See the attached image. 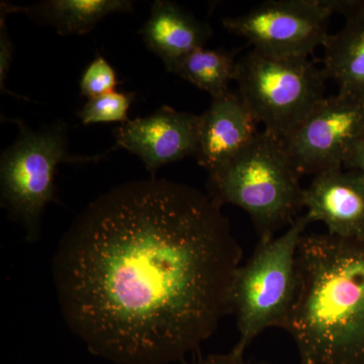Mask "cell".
Wrapping results in <instances>:
<instances>
[{
  "label": "cell",
  "instance_id": "ba28073f",
  "mask_svg": "<svg viewBox=\"0 0 364 364\" xmlns=\"http://www.w3.org/2000/svg\"><path fill=\"white\" fill-rule=\"evenodd\" d=\"M364 136V102L325 97L287 138V153L301 176L343 168Z\"/></svg>",
  "mask_w": 364,
  "mask_h": 364
},
{
  "label": "cell",
  "instance_id": "277c9868",
  "mask_svg": "<svg viewBox=\"0 0 364 364\" xmlns=\"http://www.w3.org/2000/svg\"><path fill=\"white\" fill-rule=\"evenodd\" d=\"M306 215H299L280 236L260 240L252 257L235 273L232 313L236 315L239 340L234 354L244 356L253 340L269 328L284 329L298 291V249Z\"/></svg>",
  "mask_w": 364,
  "mask_h": 364
},
{
  "label": "cell",
  "instance_id": "5b68a950",
  "mask_svg": "<svg viewBox=\"0 0 364 364\" xmlns=\"http://www.w3.org/2000/svg\"><path fill=\"white\" fill-rule=\"evenodd\" d=\"M20 134L0 160L1 205L25 228L26 239L38 240L41 219L48 203L56 198L55 176L61 163L95 162L104 155L78 156L70 153L63 122L33 131L14 119Z\"/></svg>",
  "mask_w": 364,
  "mask_h": 364
},
{
  "label": "cell",
  "instance_id": "7c38bea8",
  "mask_svg": "<svg viewBox=\"0 0 364 364\" xmlns=\"http://www.w3.org/2000/svg\"><path fill=\"white\" fill-rule=\"evenodd\" d=\"M139 33L148 49L161 59L166 70L173 73L182 60L205 47L213 31L208 23L176 2L156 0Z\"/></svg>",
  "mask_w": 364,
  "mask_h": 364
},
{
  "label": "cell",
  "instance_id": "d6986e66",
  "mask_svg": "<svg viewBox=\"0 0 364 364\" xmlns=\"http://www.w3.org/2000/svg\"><path fill=\"white\" fill-rule=\"evenodd\" d=\"M189 364H251L244 360V356H238L233 352L227 354H214Z\"/></svg>",
  "mask_w": 364,
  "mask_h": 364
},
{
  "label": "cell",
  "instance_id": "8992f818",
  "mask_svg": "<svg viewBox=\"0 0 364 364\" xmlns=\"http://www.w3.org/2000/svg\"><path fill=\"white\" fill-rule=\"evenodd\" d=\"M324 69L310 57H277L251 50L238 59V95L264 131L287 138L325 97Z\"/></svg>",
  "mask_w": 364,
  "mask_h": 364
},
{
  "label": "cell",
  "instance_id": "ffe728a7",
  "mask_svg": "<svg viewBox=\"0 0 364 364\" xmlns=\"http://www.w3.org/2000/svg\"><path fill=\"white\" fill-rule=\"evenodd\" d=\"M349 170H354L364 176V136L361 139L360 142L356 146L353 153H352L348 161L346 162L345 166Z\"/></svg>",
  "mask_w": 364,
  "mask_h": 364
},
{
  "label": "cell",
  "instance_id": "52a82bcc",
  "mask_svg": "<svg viewBox=\"0 0 364 364\" xmlns=\"http://www.w3.org/2000/svg\"><path fill=\"white\" fill-rule=\"evenodd\" d=\"M331 0H268L223 26L269 56L310 57L327 39Z\"/></svg>",
  "mask_w": 364,
  "mask_h": 364
},
{
  "label": "cell",
  "instance_id": "8fae6325",
  "mask_svg": "<svg viewBox=\"0 0 364 364\" xmlns=\"http://www.w3.org/2000/svg\"><path fill=\"white\" fill-rule=\"evenodd\" d=\"M258 124L238 92L213 98L210 107L200 116L198 164L208 173L238 155L257 136Z\"/></svg>",
  "mask_w": 364,
  "mask_h": 364
},
{
  "label": "cell",
  "instance_id": "9a60e30c",
  "mask_svg": "<svg viewBox=\"0 0 364 364\" xmlns=\"http://www.w3.org/2000/svg\"><path fill=\"white\" fill-rule=\"evenodd\" d=\"M237 64L236 53L203 47L182 60L173 74L215 98L229 92L230 83L236 77Z\"/></svg>",
  "mask_w": 364,
  "mask_h": 364
},
{
  "label": "cell",
  "instance_id": "6da1fadb",
  "mask_svg": "<svg viewBox=\"0 0 364 364\" xmlns=\"http://www.w3.org/2000/svg\"><path fill=\"white\" fill-rule=\"evenodd\" d=\"M243 251L222 205L152 177L92 200L53 258L62 316L91 354L170 364L198 350L232 313Z\"/></svg>",
  "mask_w": 364,
  "mask_h": 364
},
{
  "label": "cell",
  "instance_id": "30bf717a",
  "mask_svg": "<svg viewBox=\"0 0 364 364\" xmlns=\"http://www.w3.org/2000/svg\"><path fill=\"white\" fill-rule=\"evenodd\" d=\"M304 208L311 223L321 222L340 238H364V176L354 170H328L304 189Z\"/></svg>",
  "mask_w": 364,
  "mask_h": 364
},
{
  "label": "cell",
  "instance_id": "7a4b0ae2",
  "mask_svg": "<svg viewBox=\"0 0 364 364\" xmlns=\"http://www.w3.org/2000/svg\"><path fill=\"white\" fill-rule=\"evenodd\" d=\"M301 364H364V238L305 234L284 329Z\"/></svg>",
  "mask_w": 364,
  "mask_h": 364
},
{
  "label": "cell",
  "instance_id": "3957f363",
  "mask_svg": "<svg viewBox=\"0 0 364 364\" xmlns=\"http://www.w3.org/2000/svg\"><path fill=\"white\" fill-rule=\"evenodd\" d=\"M301 173L284 140L259 132L247 147L208 173V195L223 205L245 210L260 240L275 237L304 208Z\"/></svg>",
  "mask_w": 364,
  "mask_h": 364
},
{
  "label": "cell",
  "instance_id": "5bb4252c",
  "mask_svg": "<svg viewBox=\"0 0 364 364\" xmlns=\"http://www.w3.org/2000/svg\"><path fill=\"white\" fill-rule=\"evenodd\" d=\"M1 4L9 14H25L40 25L52 26L63 37L90 33L109 14L134 13L131 0H46L26 7Z\"/></svg>",
  "mask_w": 364,
  "mask_h": 364
},
{
  "label": "cell",
  "instance_id": "2e32d148",
  "mask_svg": "<svg viewBox=\"0 0 364 364\" xmlns=\"http://www.w3.org/2000/svg\"><path fill=\"white\" fill-rule=\"evenodd\" d=\"M135 97V92L114 91L91 98L77 112V116L85 126L98 123L124 124L130 121L128 112Z\"/></svg>",
  "mask_w": 364,
  "mask_h": 364
},
{
  "label": "cell",
  "instance_id": "e0dca14e",
  "mask_svg": "<svg viewBox=\"0 0 364 364\" xmlns=\"http://www.w3.org/2000/svg\"><path fill=\"white\" fill-rule=\"evenodd\" d=\"M81 95L91 98L102 97L116 91L119 85L117 73L111 64L102 55H97L95 60L86 67L80 78Z\"/></svg>",
  "mask_w": 364,
  "mask_h": 364
},
{
  "label": "cell",
  "instance_id": "4fadbf2b",
  "mask_svg": "<svg viewBox=\"0 0 364 364\" xmlns=\"http://www.w3.org/2000/svg\"><path fill=\"white\" fill-rule=\"evenodd\" d=\"M333 4L345 23L325 40L323 69L338 86V95L364 102V1L333 0Z\"/></svg>",
  "mask_w": 364,
  "mask_h": 364
},
{
  "label": "cell",
  "instance_id": "9c48e42d",
  "mask_svg": "<svg viewBox=\"0 0 364 364\" xmlns=\"http://www.w3.org/2000/svg\"><path fill=\"white\" fill-rule=\"evenodd\" d=\"M200 116L162 107L146 117L130 119L114 131L116 147L142 160L153 177L157 170L198 151Z\"/></svg>",
  "mask_w": 364,
  "mask_h": 364
},
{
  "label": "cell",
  "instance_id": "ac0fdd59",
  "mask_svg": "<svg viewBox=\"0 0 364 364\" xmlns=\"http://www.w3.org/2000/svg\"><path fill=\"white\" fill-rule=\"evenodd\" d=\"M1 7V18H0V88L2 93H9L14 95L18 100H26V97H20V95H14L11 91H9L6 87V81L7 74L11 70V63L14 60V45L9 38V32H7L6 16L9 11Z\"/></svg>",
  "mask_w": 364,
  "mask_h": 364
}]
</instances>
